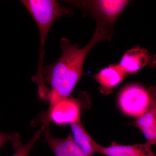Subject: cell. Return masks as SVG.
<instances>
[{"mask_svg": "<svg viewBox=\"0 0 156 156\" xmlns=\"http://www.w3.org/2000/svg\"><path fill=\"white\" fill-rule=\"evenodd\" d=\"M112 35L97 26L89 43L81 48L77 44H72L67 38L60 39L61 56L53 64L44 66L41 79L37 85L40 98L51 106L69 97L82 76L84 62L89 51L101 41L110 40Z\"/></svg>", "mask_w": 156, "mask_h": 156, "instance_id": "cell-1", "label": "cell"}, {"mask_svg": "<svg viewBox=\"0 0 156 156\" xmlns=\"http://www.w3.org/2000/svg\"><path fill=\"white\" fill-rule=\"evenodd\" d=\"M21 3L29 11L37 26L40 34V53L37 69L32 80L37 85L44 70V48L47 38L53 23L59 17L71 16L73 11L54 0H23Z\"/></svg>", "mask_w": 156, "mask_h": 156, "instance_id": "cell-2", "label": "cell"}, {"mask_svg": "<svg viewBox=\"0 0 156 156\" xmlns=\"http://www.w3.org/2000/svg\"><path fill=\"white\" fill-rule=\"evenodd\" d=\"M130 1L126 0L68 1L70 5L82 9L96 20L97 26L112 33V27Z\"/></svg>", "mask_w": 156, "mask_h": 156, "instance_id": "cell-3", "label": "cell"}, {"mask_svg": "<svg viewBox=\"0 0 156 156\" xmlns=\"http://www.w3.org/2000/svg\"><path fill=\"white\" fill-rule=\"evenodd\" d=\"M154 91H149L137 84L128 85L120 92L118 103L121 110L130 116L138 118L147 111L153 98Z\"/></svg>", "mask_w": 156, "mask_h": 156, "instance_id": "cell-4", "label": "cell"}, {"mask_svg": "<svg viewBox=\"0 0 156 156\" xmlns=\"http://www.w3.org/2000/svg\"><path fill=\"white\" fill-rule=\"evenodd\" d=\"M80 103L75 98H65L49 106L48 111L42 116L43 124L50 122L58 125H72L81 119Z\"/></svg>", "mask_w": 156, "mask_h": 156, "instance_id": "cell-5", "label": "cell"}, {"mask_svg": "<svg viewBox=\"0 0 156 156\" xmlns=\"http://www.w3.org/2000/svg\"><path fill=\"white\" fill-rule=\"evenodd\" d=\"M44 140L56 156H89L76 144L72 135L65 138H57L50 133L49 126L43 132Z\"/></svg>", "mask_w": 156, "mask_h": 156, "instance_id": "cell-6", "label": "cell"}, {"mask_svg": "<svg viewBox=\"0 0 156 156\" xmlns=\"http://www.w3.org/2000/svg\"><path fill=\"white\" fill-rule=\"evenodd\" d=\"M153 61L147 50L136 47L124 53L119 65L126 74H133L151 64Z\"/></svg>", "mask_w": 156, "mask_h": 156, "instance_id": "cell-7", "label": "cell"}, {"mask_svg": "<svg viewBox=\"0 0 156 156\" xmlns=\"http://www.w3.org/2000/svg\"><path fill=\"white\" fill-rule=\"evenodd\" d=\"M97 153L106 156H156L151 146L145 143L124 145L113 142L107 147L99 144Z\"/></svg>", "mask_w": 156, "mask_h": 156, "instance_id": "cell-8", "label": "cell"}, {"mask_svg": "<svg viewBox=\"0 0 156 156\" xmlns=\"http://www.w3.org/2000/svg\"><path fill=\"white\" fill-rule=\"evenodd\" d=\"M146 138L145 144L152 146L156 143V102L155 96L153 98L149 107L141 116L133 123Z\"/></svg>", "mask_w": 156, "mask_h": 156, "instance_id": "cell-9", "label": "cell"}, {"mask_svg": "<svg viewBox=\"0 0 156 156\" xmlns=\"http://www.w3.org/2000/svg\"><path fill=\"white\" fill-rule=\"evenodd\" d=\"M126 73L119 64L111 65L94 76L101 92L109 93L123 81Z\"/></svg>", "mask_w": 156, "mask_h": 156, "instance_id": "cell-10", "label": "cell"}, {"mask_svg": "<svg viewBox=\"0 0 156 156\" xmlns=\"http://www.w3.org/2000/svg\"><path fill=\"white\" fill-rule=\"evenodd\" d=\"M74 141L85 154L89 156H93L97 153L99 144L92 139L84 128L81 119L71 125Z\"/></svg>", "mask_w": 156, "mask_h": 156, "instance_id": "cell-11", "label": "cell"}, {"mask_svg": "<svg viewBox=\"0 0 156 156\" xmlns=\"http://www.w3.org/2000/svg\"><path fill=\"white\" fill-rule=\"evenodd\" d=\"M47 126L48 125L43 124L41 128L35 133L28 142L25 144H20L17 147L15 148V152L12 156H28L35 143L36 142L41 134L43 133Z\"/></svg>", "mask_w": 156, "mask_h": 156, "instance_id": "cell-12", "label": "cell"}, {"mask_svg": "<svg viewBox=\"0 0 156 156\" xmlns=\"http://www.w3.org/2000/svg\"><path fill=\"white\" fill-rule=\"evenodd\" d=\"M20 136L17 134H9L0 132V148L6 142L11 141L13 146L16 148L20 144Z\"/></svg>", "mask_w": 156, "mask_h": 156, "instance_id": "cell-13", "label": "cell"}]
</instances>
